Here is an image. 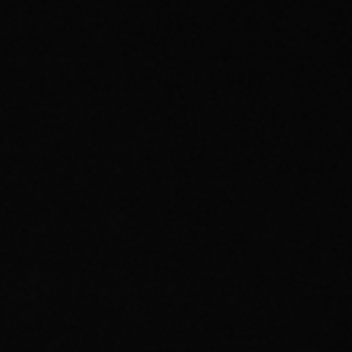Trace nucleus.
Wrapping results in <instances>:
<instances>
[]
</instances>
